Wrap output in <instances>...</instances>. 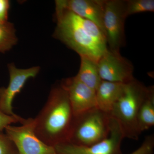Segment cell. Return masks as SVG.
Returning <instances> with one entry per match:
<instances>
[{"mask_svg": "<svg viewBox=\"0 0 154 154\" xmlns=\"http://www.w3.org/2000/svg\"><path fill=\"white\" fill-rule=\"evenodd\" d=\"M74 114L66 91L60 84L54 87L47 102L34 119V130L37 137L54 147L66 142Z\"/></svg>", "mask_w": 154, "mask_h": 154, "instance_id": "cell-1", "label": "cell"}, {"mask_svg": "<svg viewBox=\"0 0 154 154\" xmlns=\"http://www.w3.org/2000/svg\"><path fill=\"white\" fill-rule=\"evenodd\" d=\"M57 27L54 36L77 52L80 56L98 62L108 48L99 44L82 27L78 16L56 7Z\"/></svg>", "mask_w": 154, "mask_h": 154, "instance_id": "cell-2", "label": "cell"}, {"mask_svg": "<svg viewBox=\"0 0 154 154\" xmlns=\"http://www.w3.org/2000/svg\"><path fill=\"white\" fill-rule=\"evenodd\" d=\"M148 87L134 79L125 84L123 94L110 113L120 125L125 137L137 140L141 134L138 128L137 115Z\"/></svg>", "mask_w": 154, "mask_h": 154, "instance_id": "cell-3", "label": "cell"}, {"mask_svg": "<svg viewBox=\"0 0 154 154\" xmlns=\"http://www.w3.org/2000/svg\"><path fill=\"white\" fill-rule=\"evenodd\" d=\"M110 119L97 107L75 115L66 142L89 146L102 141L110 134Z\"/></svg>", "mask_w": 154, "mask_h": 154, "instance_id": "cell-4", "label": "cell"}, {"mask_svg": "<svg viewBox=\"0 0 154 154\" xmlns=\"http://www.w3.org/2000/svg\"><path fill=\"white\" fill-rule=\"evenodd\" d=\"M124 138L118 122L110 116V134L102 141L89 146L65 142L54 147L57 154H122L121 146Z\"/></svg>", "mask_w": 154, "mask_h": 154, "instance_id": "cell-5", "label": "cell"}, {"mask_svg": "<svg viewBox=\"0 0 154 154\" xmlns=\"http://www.w3.org/2000/svg\"><path fill=\"white\" fill-rule=\"evenodd\" d=\"M125 1L105 0L103 25L110 50L119 52L125 43Z\"/></svg>", "mask_w": 154, "mask_h": 154, "instance_id": "cell-6", "label": "cell"}, {"mask_svg": "<svg viewBox=\"0 0 154 154\" xmlns=\"http://www.w3.org/2000/svg\"><path fill=\"white\" fill-rule=\"evenodd\" d=\"M34 119L21 126L9 125L5 133L14 143L19 154H57L54 147L48 145L39 139L34 130Z\"/></svg>", "mask_w": 154, "mask_h": 154, "instance_id": "cell-7", "label": "cell"}, {"mask_svg": "<svg viewBox=\"0 0 154 154\" xmlns=\"http://www.w3.org/2000/svg\"><path fill=\"white\" fill-rule=\"evenodd\" d=\"M102 80L127 84L134 79L132 64L120 55L119 52L107 49L97 62Z\"/></svg>", "mask_w": 154, "mask_h": 154, "instance_id": "cell-8", "label": "cell"}, {"mask_svg": "<svg viewBox=\"0 0 154 154\" xmlns=\"http://www.w3.org/2000/svg\"><path fill=\"white\" fill-rule=\"evenodd\" d=\"M10 82L7 88H0V111L10 115H15L13 110V102L16 95L19 94L29 79L35 78L40 68L34 66L30 68H17L15 65L8 66Z\"/></svg>", "mask_w": 154, "mask_h": 154, "instance_id": "cell-9", "label": "cell"}, {"mask_svg": "<svg viewBox=\"0 0 154 154\" xmlns=\"http://www.w3.org/2000/svg\"><path fill=\"white\" fill-rule=\"evenodd\" d=\"M60 85L67 93L74 116L97 107L96 91L75 76L63 79Z\"/></svg>", "mask_w": 154, "mask_h": 154, "instance_id": "cell-10", "label": "cell"}, {"mask_svg": "<svg viewBox=\"0 0 154 154\" xmlns=\"http://www.w3.org/2000/svg\"><path fill=\"white\" fill-rule=\"evenodd\" d=\"M105 0H57L56 7L70 11L96 24L105 34L103 25Z\"/></svg>", "mask_w": 154, "mask_h": 154, "instance_id": "cell-11", "label": "cell"}, {"mask_svg": "<svg viewBox=\"0 0 154 154\" xmlns=\"http://www.w3.org/2000/svg\"><path fill=\"white\" fill-rule=\"evenodd\" d=\"M125 84L102 80L96 91L97 107L110 114L123 94Z\"/></svg>", "mask_w": 154, "mask_h": 154, "instance_id": "cell-12", "label": "cell"}, {"mask_svg": "<svg viewBox=\"0 0 154 154\" xmlns=\"http://www.w3.org/2000/svg\"><path fill=\"white\" fill-rule=\"evenodd\" d=\"M140 132L147 130L154 125V88L148 87L147 92L141 104L137 115Z\"/></svg>", "mask_w": 154, "mask_h": 154, "instance_id": "cell-13", "label": "cell"}, {"mask_svg": "<svg viewBox=\"0 0 154 154\" xmlns=\"http://www.w3.org/2000/svg\"><path fill=\"white\" fill-rule=\"evenodd\" d=\"M79 70L77 79L95 91L102 81L99 76L97 62L85 57L81 56Z\"/></svg>", "mask_w": 154, "mask_h": 154, "instance_id": "cell-14", "label": "cell"}, {"mask_svg": "<svg viewBox=\"0 0 154 154\" xmlns=\"http://www.w3.org/2000/svg\"><path fill=\"white\" fill-rule=\"evenodd\" d=\"M14 24L8 22L0 24V52L4 53L11 50L17 42Z\"/></svg>", "mask_w": 154, "mask_h": 154, "instance_id": "cell-15", "label": "cell"}, {"mask_svg": "<svg viewBox=\"0 0 154 154\" xmlns=\"http://www.w3.org/2000/svg\"><path fill=\"white\" fill-rule=\"evenodd\" d=\"M125 4L127 17L138 13L154 12V0H127Z\"/></svg>", "mask_w": 154, "mask_h": 154, "instance_id": "cell-16", "label": "cell"}, {"mask_svg": "<svg viewBox=\"0 0 154 154\" xmlns=\"http://www.w3.org/2000/svg\"><path fill=\"white\" fill-rule=\"evenodd\" d=\"M28 119H25L15 114L10 115L0 111V132H3L6 128L13 123H20L23 125L28 121Z\"/></svg>", "mask_w": 154, "mask_h": 154, "instance_id": "cell-17", "label": "cell"}, {"mask_svg": "<svg viewBox=\"0 0 154 154\" xmlns=\"http://www.w3.org/2000/svg\"><path fill=\"white\" fill-rule=\"evenodd\" d=\"M0 154H19L14 143L3 132H0Z\"/></svg>", "mask_w": 154, "mask_h": 154, "instance_id": "cell-18", "label": "cell"}, {"mask_svg": "<svg viewBox=\"0 0 154 154\" xmlns=\"http://www.w3.org/2000/svg\"><path fill=\"white\" fill-rule=\"evenodd\" d=\"M154 136L150 135L146 137L141 145L131 154H153Z\"/></svg>", "mask_w": 154, "mask_h": 154, "instance_id": "cell-19", "label": "cell"}, {"mask_svg": "<svg viewBox=\"0 0 154 154\" xmlns=\"http://www.w3.org/2000/svg\"><path fill=\"white\" fill-rule=\"evenodd\" d=\"M10 5L8 0H0V24L8 22Z\"/></svg>", "mask_w": 154, "mask_h": 154, "instance_id": "cell-20", "label": "cell"}]
</instances>
